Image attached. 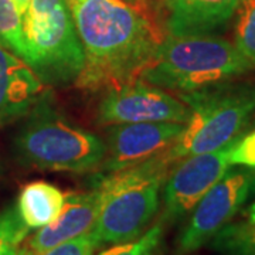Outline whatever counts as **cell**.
Returning <instances> with one entry per match:
<instances>
[{
    "instance_id": "1",
    "label": "cell",
    "mask_w": 255,
    "mask_h": 255,
    "mask_svg": "<svg viewBox=\"0 0 255 255\" xmlns=\"http://www.w3.org/2000/svg\"><path fill=\"white\" fill-rule=\"evenodd\" d=\"M84 51L80 88L136 81L162 43L155 26L125 0H67Z\"/></svg>"
},
{
    "instance_id": "2",
    "label": "cell",
    "mask_w": 255,
    "mask_h": 255,
    "mask_svg": "<svg viewBox=\"0 0 255 255\" xmlns=\"http://www.w3.org/2000/svg\"><path fill=\"white\" fill-rule=\"evenodd\" d=\"M250 70L234 44L223 37L169 34L139 77L159 88L189 94L224 84Z\"/></svg>"
},
{
    "instance_id": "3",
    "label": "cell",
    "mask_w": 255,
    "mask_h": 255,
    "mask_svg": "<svg viewBox=\"0 0 255 255\" xmlns=\"http://www.w3.org/2000/svg\"><path fill=\"white\" fill-rule=\"evenodd\" d=\"M173 163L167 150L155 157L104 177L101 209L92 234L102 244H125L149 228L160 206V190Z\"/></svg>"
},
{
    "instance_id": "4",
    "label": "cell",
    "mask_w": 255,
    "mask_h": 255,
    "mask_svg": "<svg viewBox=\"0 0 255 255\" xmlns=\"http://www.w3.org/2000/svg\"><path fill=\"white\" fill-rule=\"evenodd\" d=\"M14 136L20 162L41 170L82 173L100 166L105 143L97 135L73 125L43 98L27 114Z\"/></svg>"
},
{
    "instance_id": "5",
    "label": "cell",
    "mask_w": 255,
    "mask_h": 255,
    "mask_svg": "<svg viewBox=\"0 0 255 255\" xmlns=\"http://www.w3.org/2000/svg\"><path fill=\"white\" fill-rule=\"evenodd\" d=\"M190 108V119L167 149L172 162L213 152L241 136L255 112V85H221L180 94Z\"/></svg>"
},
{
    "instance_id": "6",
    "label": "cell",
    "mask_w": 255,
    "mask_h": 255,
    "mask_svg": "<svg viewBox=\"0 0 255 255\" xmlns=\"http://www.w3.org/2000/svg\"><path fill=\"white\" fill-rule=\"evenodd\" d=\"M31 70L43 82L64 85L78 80L84 51L67 0H31L23 14Z\"/></svg>"
},
{
    "instance_id": "7",
    "label": "cell",
    "mask_w": 255,
    "mask_h": 255,
    "mask_svg": "<svg viewBox=\"0 0 255 255\" xmlns=\"http://www.w3.org/2000/svg\"><path fill=\"white\" fill-rule=\"evenodd\" d=\"M255 184V174L248 167L224 174L191 210L189 223L177 240V255L199 250L231 223L246 203Z\"/></svg>"
},
{
    "instance_id": "8",
    "label": "cell",
    "mask_w": 255,
    "mask_h": 255,
    "mask_svg": "<svg viewBox=\"0 0 255 255\" xmlns=\"http://www.w3.org/2000/svg\"><path fill=\"white\" fill-rule=\"evenodd\" d=\"M191 111L162 88L133 81L110 88L98 107L100 125H121L140 122H177L186 124Z\"/></svg>"
},
{
    "instance_id": "9",
    "label": "cell",
    "mask_w": 255,
    "mask_h": 255,
    "mask_svg": "<svg viewBox=\"0 0 255 255\" xmlns=\"http://www.w3.org/2000/svg\"><path fill=\"white\" fill-rule=\"evenodd\" d=\"M234 140L217 150L184 157L174 167L163 184V221H174L191 213L201 197L227 173Z\"/></svg>"
},
{
    "instance_id": "10",
    "label": "cell",
    "mask_w": 255,
    "mask_h": 255,
    "mask_svg": "<svg viewBox=\"0 0 255 255\" xmlns=\"http://www.w3.org/2000/svg\"><path fill=\"white\" fill-rule=\"evenodd\" d=\"M183 128L184 124L177 122L121 124L111 128L101 170L117 173L155 157L173 145Z\"/></svg>"
},
{
    "instance_id": "11",
    "label": "cell",
    "mask_w": 255,
    "mask_h": 255,
    "mask_svg": "<svg viewBox=\"0 0 255 255\" xmlns=\"http://www.w3.org/2000/svg\"><path fill=\"white\" fill-rule=\"evenodd\" d=\"M101 209V189L85 193L65 194L64 207L60 216L50 224L38 228L33 236L21 243L18 254L34 255L44 253L65 241L92 231Z\"/></svg>"
},
{
    "instance_id": "12",
    "label": "cell",
    "mask_w": 255,
    "mask_h": 255,
    "mask_svg": "<svg viewBox=\"0 0 255 255\" xmlns=\"http://www.w3.org/2000/svg\"><path fill=\"white\" fill-rule=\"evenodd\" d=\"M43 98V81L26 61L0 43V125L26 117Z\"/></svg>"
},
{
    "instance_id": "13",
    "label": "cell",
    "mask_w": 255,
    "mask_h": 255,
    "mask_svg": "<svg viewBox=\"0 0 255 255\" xmlns=\"http://www.w3.org/2000/svg\"><path fill=\"white\" fill-rule=\"evenodd\" d=\"M244 0H176L169 4V34H206L223 27Z\"/></svg>"
},
{
    "instance_id": "14",
    "label": "cell",
    "mask_w": 255,
    "mask_h": 255,
    "mask_svg": "<svg viewBox=\"0 0 255 255\" xmlns=\"http://www.w3.org/2000/svg\"><path fill=\"white\" fill-rule=\"evenodd\" d=\"M65 194L47 182L26 184L18 196L17 206L20 219L30 230L41 228L53 223L61 213Z\"/></svg>"
},
{
    "instance_id": "15",
    "label": "cell",
    "mask_w": 255,
    "mask_h": 255,
    "mask_svg": "<svg viewBox=\"0 0 255 255\" xmlns=\"http://www.w3.org/2000/svg\"><path fill=\"white\" fill-rule=\"evenodd\" d=\"M213 240L214 246L230 255H255V204L246 220L228 223Z\"/></svg>"
},
{
    "instance_id": "16",
    "label": "cell",
    "mask_w": 255,
    "mask_h": 255,
    "mask_svg": "<svg viewBox=\"0 0 255 255\" xmlns=\"http://www.w3.org/2000/svg\"><path fill=\"white\" fill-rule=\"evenodd\" d=\"M0 43L30 65L31 55L23 31V18L13 0H0Z\"/></svg>"
},
{
    "instance_id": "17",
    "label": "cell",
    "mask_w": 255,
    "mask_h": 255,
    "mask_svg": "<svg viewBox=\"0 0 255 255\" xmlns=\"http://www.w3.org/2000/svg\"><path fill=\"white\" fill-rule=\"evenodd\" d=\"M234 47L250 68H255V0H244L237 10Z\"/></svg>"
},
{
    "instance_id": "18",
    "label": "cell",
    "mask_w": 255,
    "mask_h": 255,
    "mask_svg": "<svg viewBox=\"0 0 255 255\" xmlns=\"http://www.w3.org/2000/svg\"><path fill=\"white\" fill-rule=\"evenodd\" d=\"M28 233L30 228L20 219L16 207L0 213V255H18Z\"/></svg>"
},
{
    "instance_id": "19",
    "label": "cell",
    "mask_w": 255,
    "mask_h": 255,
    "mask_svg": "<svg viewBox=\"0 0 255 255\" xmlns=\"http://www.w3.org/2000/svg\"><path fill=\"white\" fill-rule=\"evenodd\" d=\"M163 228L164 221L160 220L155 226L147 228L136 240L130 243H125V244L112 246L98 255H156L162 243Z\"/></svg>"
},
{
    "instance_id": "20",
    "label": "cell",
    "mask_w": 255,
    "mask_h": 255,
    "mask_svg": "<svg viewBox=\"0 0 255 255\" xmlns=\"http://www.w3.org/2000/svg\"><path fill=\"white\" fill-rule=\"evenodd\" d=\"M98 247H100V244H98L97 238L94 237L92 231H90L84 236L73 238V240L65 241L60 246H55L50 250H47L44 253L34 255H94Z\"/></svg>"
},
{
    "instance_id": "21",
    "label": "cell",
    "mask_w": 255,
    "mask_h": 255,
    "mask_svg": "<svg viewBox=\"0 0 255 255\" xmlns=\"http://www.w3.org/2000/svg\"><path fill=\"white\" fill-rule=\"evenodd\" d=\"M230 163L255 169V129L248 135L238 136L234 140L230 153Z\"/></svg>"
},
{
    "instance_id": "22",
    "label": "cell",
    "mask_w": 255,
    "mask_h": 255,
    "mask_svg": "<svg viewBox=\"0 0 255 255\" xmlns=\"http://www.w3.org/2000/svg\"><path fill=\"white\" fill-rule=\"evenodd\" d=\"M13 1H14V4H16V7H17L18 13L21 14V18H23V14L27 11L31 0H13Z\"/></svg>"
},
{
    "instance_id": "23",
    "label": "cell",
    "mask_w": 255,
    "mask_h": 255,
    "mask_svg": "<svg viewBox=\"0 0 255 255\" xmlns=\"http://www.w3.org/2000/svg\"><path fill=\"white\" fill-rule=\"evenodd\" d=\"M127 3L129 4H133V6H136V7H142L143 4L146 3V0H125Z\"/></svg>"
},
{
    "instance_id": "24",
    "label": "cell",
    "mask_w": 255,
    "mask_h": 255,
    "mask_svg": "<svg viewBox=\"0 0 255 255\" xmlns=\"http://www.w3.org/2000/svg\"><path fill=\"white\" fill-rule=\"evenodd\" d=\"M164 3H166V4H167V6H169V4H172V3H174V1H176V0H163Z\"/></svg>"
}]
</instances>
